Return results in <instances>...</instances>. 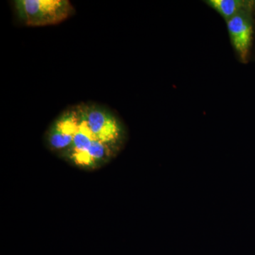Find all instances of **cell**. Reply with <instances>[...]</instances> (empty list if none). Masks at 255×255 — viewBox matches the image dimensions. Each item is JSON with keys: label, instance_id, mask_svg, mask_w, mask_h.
Here are the masks:
<instances>
[{"label": "cell", "instance_id": "5b68a950", "mask_svg": "<svg viewBox=\"0 0 255 255\" xmlns=\"http://www.w3.org/2000/svg\"><path fill=\"white\" fill-rule=\"evenodd\" d=\"M206 2L226 21L242 11L251 10L253 4V2L241 0H209Z\"/></svg>", "mask_w": 255, "mask_h": 255}, {"label": "cell", "instance_id": "3957f363", "mask_svg": "<svg viewBox=\"0 0 255 255\" xmlns=\"http://www.w3.org/2000/svg\"><path fill=\"white\" fill-rule=\"evenodd\" d=\"M81 122V105L64 111L50 126L46 134L48 148L61 155L73 143Z\"/></svg>", "mask_w": 255, "mask_h": 255}, {"label": "cell", "instance_id": "277c9868", "mask_svg": "<svg viewBox=\"0 0 255 255\" xmlns=\"http://www.w3.org/2000/svg\"><path fill=\"white\" fill-rule=\"evenodd\" d=\"M226 23L233 48L242 60H246L251 49L253 33L250 10L242 11Z\"/></svg>", "mask_w": 255, "mask_h": 255}, {"label": "cell", "instance_id": "6da1fadb", "mask_svg": "<svg viewBox=\"0 0 255 255\" xmlns=\"http://www.w3.org/2000/svg\"><path fill=\"white\" fill-rule=\"evenodd\" d=\"M13 5L18 20L31 27L58 24L75 13L68 0H14Z\"/></svg>", "mask_w": 255, "mask_h": 255}, {"label": "cell", "instance_id": "7a4b0ae2", "mask_svg": "<svg viewBox=\"0 0 255 255\" xmlns=\"http://www.w3.org/2000/svg\"><path fill=\"white\" fill-rule=\"evenodd\" d=\"M89 128L96 139L119 152L125 144L127 132L123 123L110 110L95 104H82Z\"/></svg>", "mask_w": 255, "mask_h": 255}]
</instances>
